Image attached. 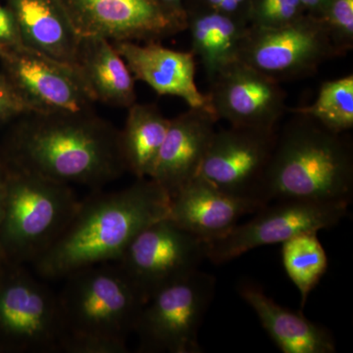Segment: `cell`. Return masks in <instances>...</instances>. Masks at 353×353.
Returning a JSON list of instances; mask_svg holds the SVG:
<instances>
[{"mask_svg":"<svg viewBox=\"0 0 353 353\" xmlns=\"http://www.w3.org/2000/svg\"><path fill=\"white\" fill-rule=\"evenodd\" d=\"M22 117L11 139L12 166L94 190L127 172L120 130L94 110Z\"/></svg>","mask_w":353,"mask_h":353,"instance_id":"1","label":"cell"},{"mask_svg":"<svg viewBox=\"0 0 353 353\" xmlns=\"http://www.w3.org/2000/svg\"><path fill=\"white\" fill-rule=\"evenodd\" d=\"M170 196L150 178L81 201L53 245L32 262L39 277L62 280L94 265L118 261L137 234L167 217Z\"/></svg>","mask_w":353,"mask_h":353,"instance_id":"2","label":"cell"},{"mask_svg":"<svg viewBox=\"0 0 353 353\" xmlns=\"http://www.w3.org/2000/svg\"><path fill=\"white\" fill-rule=\"evenodd\" d=\"M294 115L277 134L259 201L265 205L292 199L350 203L353 192L350 141L310 118Z\"/></svg>","mask_w":353,"mask_h":353,"instance_id":"3","label":"cell"},{"mask_svg":"<svg viewBox=\"0 0 353 353\" xmlns=\"http://www.w3.org/2000/svg\"><path fill=\"white\" fill-rule=\"evenodd\" d=\"M58 296L60 352L127 353L145 301L119 265L87 267L65 278Z\"/></svg>","mask_w":353,"mask_h":353,"instance_id":"4","label":"cell"},{"mask_svg":"<svg viewBox=\"0 0 353 353\" xmlns=\"http://www.w3.org/2000/svg\"><path fill=\"white\" fill-rule=\"evenodd\" d=\"M80 202L67 183L8 167L0 230L6 257L32 263L59 238Z\"/></svg>","mask_w":353,"mask_h":353,"instance_id":"5","label":"cell"},{"mask_svg":"<svg viewBox=\"0 0 353 353\" xmlns=\"http://www.w3.org/2000/svg\"><path fill=\"white\" fill-rule=\"evenodd\" d=\"M215 289L216 279L199 269L155 292L141 309L134 328L139 352H202L199 330Z\"/></svg>","mask_w":353,"mask_h":353,"instance_id":"6","label":"cell"},{"mask_svg":"<svg viewBox=\"0 0 353 353\" xmlns=\"http://www.w3.org/2000/svg\"><path fill=\"white\" fill-rule=\"evenodd\" d=\"M348 206L345 201L271 202L245 224L236 225L223 236L205 241L206 259L214 264L226 263L260 246L330 229L347 215Z\"/></svg>","mask_w":353,"mask_h":353,"instance_id":"7","label":"cell"},{"mask_svg":"<svg viewBox=\"0 0 353 353\" xmlns=\"http://www.w3.org/2000/svg\"><path fill=\"white\" fill-rule=\"evenodd\" d=\"M339 57L321 18L306 14L283 27L248 28L238 60L279 83L313 75Z\"/></svg>","mask_w":353,"mask_h":353,"instance_id":"8","label":"cell"},{"mask_svg":"<svg viewBox=\"0 0 353 353\" xmlns=\"http://www.w3.org/2000/svg\"><path fill=\"white\" fill-rule=\"evenodd\" d=\"M206 243L165 217L134 236L116 261L145 301L162 288L199 270Z\"/></svg>","mask_w":353,"mask_h":353,"instance_id":"9","label":"cell"},{"mask_svg":"<svg viewBox=\"0 0 353 353\" xmlns=\"http://www.w3.org/2000/svg\"><path fill=\"white\" fill-rule=\"evenodd\" d=\"M0 333L18 350L60 352L63 328L58 296L23 269L0 276Z\"/></svg>","mask_w":353,"mask_h":353,"instance_id":"10","label":"cell"},{"mask_svg":"<svg viewBox=\"0 0 353 353\" xmlns=\"http://www.w3.org/2000/svg\"><path fill=\"white\" fill-rule=\"evenodd\" d=\"M4 74L28 112L65 114L94 110L95 101L78 70L24 46L0 50Z\"/></svg>","mask_w":353,"mask_h":353,"instance_id":"11","label":"cell"},{"mask_svg":"<svg viewBox=\"0 0 353 353\" xmlns=\"http://www.w3.org/2000/svg\"><path fill=\"white\" fill-rule=\"evenodd\" d=\"M81 37L110 41H159L188 28L187 18L157 0H60Z\"/></svg>","mask_w":353,"mask_h":353,"instance_id":"12","label":"cell"},{"mask_svg":"<svg viewBox=\"0 0 353 353\" xmlns=\"http://www.w3.org/2000/svg\"><path fill=\"white\" fill-rule=\"evenodd\" d=\"M277 134L276 129L250 127L215 131L199 175L228 194L259 201Z\"/></svg>","mask_w":353,"mask_h":353,"instance_id":"13","label":"cell"},{"mask_svg":"<svg viewBox=\"0 0 353 353\" xmlns=\"http://www.w3.org/2000/svg\"><path fill=\"white\" fill-rule=\"evenodd\" d=\"M209 83L211 113L230 126L276 129L287 112V92L281 83L240 60L221 70Z\"/></svg>","mask_w":353,"mask_h":353,"instance_id":"14","label":"cell"},{"mask_svg":"<svg viewBox=\"0 0 353 353\" xmlns=\"http://www.w3.org/2000/svg\"><path fill=\"white\" fill-rule=\"evenodd\" d=\"M134 80L150 85L159 95L182 99L190 108L208 109V95L196 83V57L176 51L159 41H112ZM211 112V111H210Z\"/></svg>","mask_w":353,"mask_h":353,"instance_id":"15","label":"cell"},{"mask_svg":"<svg viewBox=\"0 0 353 353\" xmlns=\"http://www.w3.org/2000/svg\"><path fill=\"white\" fill-rule=\"evenodd\" d=\"M265 204L259 199L223 192L197 175L170 197L167 218L204 241L213 240Z\"/></svg>","mask_w":353,"mask_h":353,"instance_id":"16","label":"cell"},{"mask_svg":"<svg viewBox=\"0 0 353 353\" xmlns=\"http://www.w3.org/2000/svg\"><path fill=\"white\" fill-rule=\"evenodd\" d=\"M216 122L208 109L199 108H190L170 119L150 176L170 197L199 175Z\"/></svg>","mask_w":353,"mask_h":353,"instance_id":"17","label":"cell"},{"mask_svg":"<svg viewBox=\"0 0 353 353\" xmlns=\"http://www.w3.org/2000/svg\"><path fill=\"white\" fill-rule=\"evenodd\" d=\"M10 11L23 46L75 65L81 36L60 0H11Z\"/></svg>","mask_w":353,"mask_h":353,"instance_id":"18","label":"cell"},{"mask_svg":"<svg viewBox=\"0 0 353 353\" xmlns=\"http://www.w3.org/2000/svg\"><path fill=\"white\" fill-rule=\"evenodd\" d=\"M239 294L256 313L262 327L283 352H336V343L328 330L309 321L301 312L279 305L259 285L241 282Z\"/></svg>","mask_w":353,"mask_h":353,"instance_id":"19","label":"cell"},{"mask_svg":"<svg viewBox=\"0 0 353 353\" xmlns=\"http://www.w3.org/2000/svg\"><path fill=\"white\" fill-rule=\"evenodd\" d=\"M74 67L95 102L118 108H129L136 102V80L109 39L81 37Z\"/></svg>","mask_w":353,"mask_h":353,"instance_id":"20","label":"cell"},{"mask_svg":"<svg viewBox=\"0 0 353 353\" xmlns=\"http://www.w3.org/2000/svg\"><path fill=\"white\" fill-rule=\"evenodd\" d=\"M192 52L201 59L210 82L228 65L238 60L250 24L245 20L199 8L187 13Z\"/></svg>","mask_w":353,"mask_h":353,"instance_id":"21","label":"cell"},{"mask_svg":"<svg viewBox=\"0 0 353 353\" xmlns=\"http://www.w3.org/2000/svg\"><path fill=\"white\" fill-rule=\"evenodd\" d=\"M169 125L170 119L155 104L134 102L128 108L121 148L127 171L137 179L152 176Z\"/></svg>","mask_w":353,"mask_h":353,"instance_id":"22","label":"cell"},{"mask_svg":"<svg viewBox=\"0 0 353 353\" xmlns=\"http://www.w3.org/2000/svg\"><path fill=\"white\" fill-rule=\"evenodd\" d=\"M283 264L288 276L296 285L301 306L319 284L328 269V257L317 233H303L282 243Z\"/></svg>","mask_w":353,"mask_h":353,"instance_id":"23","label":"cell"},{"mask_svg":"<svg viewBox=\"0 0 353 353\" xmlns=\"http://www.w3.org/2000/svg\"><path fill=\"white\" fill-rule=\"evenodd\" d=\"M287 111L310 118L329 131L345 134L353 128L352 74L323 83L311 105Z\"/></svg>","mask_w":353,"mask_h":353,"instance_id":"24","label":"cell"},{"mask_svg":"<svg viewBox=\"0 0 353 353\" xmlns=\"http://www.w3.org/2000/svg\"><path fill=\"white\" fill-rule=\"evenodd\" d=\"M306 14L301 0H250L248 23L250 27L272 29L290 24Z\"/></svg>","mask_w":353,"mask_h":353,"instance_id":"25","label":"cell"},{"mask_svg":"<svg viewBox=\"0 0 353 353\" xmlns=\"http://www.w3.org/2000/svg\"><path fill=\"white\" fill-rule=\"evenodd\" d=\"M339 57L353 48V0H331L321 16Z\"/></svg>","mask_w":353,"mask_h":353,"instance_id":"26","label":"cell"},{"mask_svg":"<svg viewBox=\"0 0 353 353\" xmlns=\"http://www.w3.org/2000/svg\"><path fill=\"white\" fill-rule=\"evenodd\" d=\"M28 112L27 106L6 74H0V125Z\"/></svg>","mask_w":353,"mask_h":353,"instance_id":"27","label":"cell"},{"mask_svg":"<svg viewBox=\"0 0 353 353\" xmlns=\"http://www.w3.org/2000/svg\"><path fill=\"white\" fill-rule=\"evenodd\" d=\"M23 46L12 12L0 6V50Z\"/></svg>","mask_w":353,"mask_h":353,"instance_id":"28","label":"cell"},{"mask_svg":"<svg viewBox=\"0 0 353 353\" xmlns=\"http://www.w3.org/2000/svg\"><path fill=\"white\" fill-rule=\"evenodd\" d=\"M8 166L0 159V230H1L2 215H3L4 190H6V182ZM3 250L0 243V259H4Z\"/></svg>","mask_w":353,"mask_h":353,"instance_id":"29","label":"cell"},{"mask_svg":"<svg viewBox=\"0 0 353 353\" xmlns=\"http://www.w3.org/2000/svg\"><path fill=\"white\" fill-rule=\"evenodd\" d=\"M306 11L315 17H321L331 0H301Z\"/></svg>","mask_w":353,"mask_h":353,"instance_id":"30","label":"cell"},{"mask_svg":"<svg viewBox=\"0 0 353 353\" xmlns=\"http://www.w3.org/2000/svg\"><path fill=\"white\" fill-rule=\"evenodd\" d=\"M157 1L170 12L180 17L187 18V12L182 6L183 0H157Z\"/></svg>","mask_w":353,"mask_h":353,"instance_id":"31","label":"cell"},{"mask_svg":"<svg viewBox=\"0 0 353 353\" xmlns=\"http://www.w3.org/2000/svg\"><path fill=\"white\" fill-rule=\"evenodd\" d=\"M3 348V345H2V341H0V350H2Z\"/></svg>","mask_w":353,"mask_h":353,"instance_id":"32","label":"cell"},{"mask_svg":"<svg viewBox=\"0 0 353 353\" xmlns=\"http://www.w3.org/2000/svg\"></svg>","mask_w":353,"mask_h":353,"instance_id":"33","label":"cell"}]
</instances>
